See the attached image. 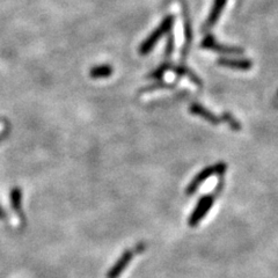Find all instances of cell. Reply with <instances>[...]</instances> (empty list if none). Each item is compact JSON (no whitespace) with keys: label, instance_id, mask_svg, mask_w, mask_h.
Segmentation results:
<instances>
[{"label":"cell","instance_id":"cell-11","mask_svg":"<svg viewBox=\"0 0 278 278\" xmlns=\"http://www.w3.org/2000/svg\"><path fill=\"white\" fill-rule=\"evenodd\" d=\"M21 201H22V192H21L20 188H13L11 191V202H12V208L14 209V211L21 214L22 213V209H21Z\"/></svg>","mask_w":278,"mask_h":278},{"label":"cell","instance_id":"cell-2","mask_svg":"<svg viewBox=\"0 0 278 278\" xmlns=\"http://www.w3.org/2000/svg\"><path fill=\"white\" fill-rule=\"evenodd\" d=\"M173 23H174V16L173 15L166 16V18L162 20V22L160 23V26L155 28L154 31L151 33V35L143 42L141 46H139V52L142 54L149 53L151 50L154 48V45L157 44V42L161 39L165 34L171 32Z\"/></svg>","mask_w":278,"mask_h":278},{"label":"cell","instance_id":"cell-13","mask_svg":"<svg viewBox=\"0 0 278 278\" xmlns=\"http://www.w3.org/2000/svg\"><path fill=\"white\" fill-rule=\"evenodd\" d=\"M223 122H226L227 124H229L232 129L234 130V131H239L240 129H241V124L239 123V122L234 119L233 115H231L230 113H224L221 116Z\"/></svg>","mask_w":278,"mask_h":278},{"label":"cell","instance_id":"cell-16","mask_svg":"<svg viewBox=\"0 0 278 278\" xmlns=\"http://www.w3.org/2000/svg\"><path fill=\"white\" fill-rule=\"evenodd\" d=\"M6 217V213L5 211H4V209L2 208V206H0V219H4Z\"/></svg>","mask_w":278,"mask_h":278},{"label":"cell","instance_id":"cell-6","mask_svg":"<svg viewBox=\"0 0 278 278\" xmlns=\"http://www.w3.org/2000/svg\"><path fill=\"white\" fill-rule=\"evenodd\" d=\"M189 110H190V113L193 114V115L202 117V119H204L205 121H208L209 123H211L213 125H218L220 122H223V120L214 115L212 112L208 110V109L204 108L203 106H201V104L199 103H192L190 108H189Z\"/></svg>","mask_w":278,"mask_h":278},{"label":"cell","instance_id":"cell-8","mask_svg":"<svg viewBox=\"0 0 278 278\" xmlns=\"http://www.w3.org/2000/svg\"><path fill=\"white\" fill-rule=\"evenodd\" d=\"M226 3L227 0H214L211 12H210L208 20H206V22L204 24V29H210L217 23V21L219 19V16H220L223 10H224Z\"/></svg>","mask_w":278,"mask_h":278},{"label":"cell","instance_id":"cell-15","mask_svg":"<svg viewBox=\"0 0 278 278\" xmlns=\"http://www.w3.org/2000/svg\"><path fill=\"white\" fill-rule=\"evenodd\" d=\"M173 49H174V37L173 35H170L167 41V48H166V58H170V56L173 52Z\"/></svg>","mask_w":278,"mask_h":278},{"label":"cell","instance_id":"cell-1","mask_svg":"<svg viewBox=\"0 0 278 278\" xmlns=\"http://www.w3.org/2000/svg\"><path fill=\"white\" fill-rule=\"evenodd\" d=\"M223 185H224V180H220L217 185V188L214 189L211 193L202 197V199L199 201V203H197V206L192 211L191 216L189 217V226L190 227L197 226L201 223L202 219H203L206 214H208L210 209L212 208V205L214 203V201H216L217 196L219 195V193H220Z\"/></svg>","mask_w":278,"mask_h":278},{"label":"cell","instance_id":"cell-4","mask_svg":"<svg viewBox=\"0 0 278 278\" xmlns=\"http://www.w3.org/2000/svg\"><path fill=\"white\" fill-rule=\"evenodd\" d=\"M202 48L212 50V51H216L219 53L224 54H241L243 53L242 48H238V46H227V45H221L219 44L218 42L214 40L213 36H206L205 39L202 42Z\"/></svg>","mask_w":278,"mask_h":278},{"label":"cell","instance_id":"cell-10","mask_svg":"<svg viewBox=\"0 0 278 278\" xmlns=\"http://www.w3.org/2000/svg\"><path fill=\"white\" fill-rule=\"evenodd\" d=\"M113 67L109 65H100V66H95L91 69L90 71V75L94 79H99V78H108L110 77L113 73Z\"/></svg>","mask_w":278,"mask_h":278},{"label":"cell","instance_id":"cell-3","mask_svg":"<svg viewBox=\"0 0 278 278\" xmlns=\"http://www.w3.org/2000/svg\"><path fill=\"white\" fill-rule=\"evenodd\" d=\"M226 163L225 162H217L214 163L212 166H209L204 168L203 171H201L199 174H197L195 178L191 180V182L188 184L187 189H185V193L187 195H192L193 192H195L197 189L200 188V185L204 182V181L208 180L209 178H211L213 175H224L226 172Z\"/></svg>","mask_w":278,"mask_h":278},{"label":"cell","instance_id":"cell-12","mask_svg":"<svg viewBox=\"0 0 278 278\" xmlns=\"http://www.w3.org/2000/svg\"><path fill=\"white\" fill-rule=\"evenodd\" d=\"M175 71L176 73L180 74V75H187V77L191 80V81L195 84V85H197L199 87H202V81H201V79L197 77L196 74H193L190 70L187 69V67H184V66H176L174 67V69H173Z\"/></svg>","mask_w":278,"mask_h":278},{"label":"cell","instance_id":"cell-5","mask_svg":"<svg viewBox=\"0 0 278 278\" xmlns=\"http://www.w3.org/2000/svg\"><path fill=\"white\" fill-rule=\"evenodd\" d=\"M133 254L134 252L132 249H126L123 254H122L121 258L116 261V263L113 265L110 270L108 271L107 278H119L125 270V268L128 267L129 263L131 262Z\"/></svg>","mask_w":278,"mask_h":278},{"label":"cell","instance_id":"cell-9","mask_svg":"<svg viewBox=\"0 0 278 278\" xmlns=\"http://www.w3.org/2000/svg\"><path fill=\"white\" fill-rule=\"evenodd\" d=\"M183 19H184V46H183V51H182V58L184 60L187 57L188 50L190 48L191 44V37H192V31H191V26H190V20H189L187 13H183Z\"/></svg>","mask_w":278,"mask_h":278},{"label":"cell","instance_id":"cell-14","mask_svg":"<svg viewBox=\"0 0 278 278\" xmlns=\"http://www.w3.org/2000/svg\"><path fill=\"white\" fill-rule=\"evenodd\" d=\"M167 70H170V65H168V64H163L162 66H160L158 70H155L154 72L151 73L149 75V77L150 78H153V79H161Z\"/></svg>","mask_w":278,"mask_h":278},{"label":"cell","instance_id":"cell-7","mask_svg":"<svg viewBox=\"0 0 278 278\" xmlns=\"http://www.w3.org/2000/svg\"><path fill=\"white\" fill-rule=\"evenodd\" d=\"M218 64L229 69L248 71L253 67V62L249 60H234V58H220L218 60Z\"/></svg>","mask_w":278,"mask_h":278}]
</instances>
